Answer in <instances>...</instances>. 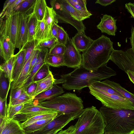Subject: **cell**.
Returning a JSON list of instances; mask_svg holds the SVG:
<instances>
[{"label": "cell", "mask_w": 134, "mask_h": 134, "mask_svg": "<svg viewBox=\"0 0 134 134\" xmlns=\"http://www.w3.org/2000/svg\"><path fill=\"white\" fill-rule=\"evenodd\" d=\"M24 104H22L12 105L8 104L7 118L8 119H13L15 115L24 107Z\"/></svg>", "instance_id": "f35d334b"}, {"label": "cell", "mask_w": 134, "mask_h": 134, "mask_svg": "<svg viewBox=\"0 0 134 134\" xmlns=\"http://www.w3.org/2000/svg\"><path fill=\"white\" fill-rule=\"evenodd\" d=\"M43 20L51 30L53 24L58 23L56 12L52 8L47 6Z\"/></svg>", "instance_id": "484cf974"}, {"label": "cell", "mask_w": 134, "mask_h": 134, "mask_svg": "<svg viewBox=\"0 0 134 134\" xmlns=\"http://www.w3.org/2000/svg\"><path fill=\"white\" fill-rule=\"evenodd\" d=\"M116 1V0H97L95 3L99 4L103 6H106L111 4Z\"/></svg>", "instance_id": "681fc988"}, {"label": "cell", "mask_w": 134, "mask_h": 134, "mask_svg": "<svg viewBox=\"0 0 134 134\" xmlns=\"http://www.w3.org/2000/svg\"><path fill=\"white\" fill-rule=\"evenodd\" d=\"M19 13L14 11L9 15L0 18V36L8 37L15 46Z\"/></svg>", "instance_id": "ba28073f"}, {"label": "cell", "mask_w": 134, "mask_h": 134, "mask_svg": "<svg viewBox=\"0 0 134 134\" xmlns=\"http://www.w3.org/2000/svg\"><path fill=\"white\" fill-rule=\"evenodd\" d=\"M23 0H16L13 3L8 7L4 12H2L0 15V17L3 18L5 16L9 15L14 11L15 7Z\"/></svg>", "instance_id": "f6af8a7d"}, {"label": "cell", "mask_w": 134, "mask_h": 134, "mask_svg": "<svg viewBox=\"0 0 134 134\" xmlns=\"http://www.w3.org/2000/svg\"><path fill=\"white\" fill-rule=\"evenodd\" d=\"M56 112L58 111L37 104H35L33 102L25 104L23 108L15 115L13 119L19 122H24L37 115Z\"/></svg>", "instance_id": "30bf717a"}, {"label": "cell", "mask_w": 134, "mask_h": 134, "mask_svg": "<svg viewBox=\"0 0 134 134\" xmlns=\"http://www.w3.org/2000/svg\"><path fill=\"white\" fill-rule=\"evenodd\" d=\"M89 92L107 107L116 109L134 110V105L131 102L118 95L91 90H90Z\"/></svg>", "instance_id": "8992f818"}, {"label": "cell", "mask_w": 134, "mask_h": 134, "mask_svg": "<svg viewBox=\"0 0 134 134\" xmlns=\"http://www.w3.org/2000/svg\"><path fill=\"white\" fill-rule=\"evenodd\" d=\"M74 117L60 112H58L57 116L45 126L34 132V134H47L62 129L72 120Z\"/></svg>", "instance_id": "7c38bea8"}, {"label": "cell", "mask_w": 134, "mask_h": 134, "mask_svg": "<svg viewBox=\"0 0 134 134\" xmlns=\"http://www.w3.org/2000/svg\"><path fill=\"white\" fill-rule=\"evenodd\" d=\"M36 1V0H23L15 7L14 11L20 13L30 14L33 12Z\"/></svg>", "instance_id": "d4e9b609"}, {"label": "cell", "mask_w": 134, "mask_h": 134, "mask_svg": "<svg viewBox=\"0 0 134 134\" xmlns=\"http://www.w3.org/2000/svg\"><path fill=\"white\" fill-rule=\"evenodd\" d=\"M35 51V48L30 57L27 61L20 74L17 79L12 82L11 85V89L23 87L27 78L30 65Z\"/></svg>", "instance_id": "ffe728a7"}, {"label": "cell", "mask_w": 134, "mask_h": 134, "mask_svg": "<svg viewBox=\"0 0 134 134\" xmlns=\"http://www.w3.org/2000/svg\"><path fill=\"white\" fill-rule=\"evenodd\" d=\"M45 62H42L37 63L33 68L29 75V77L25 81L24 86V88L26 90L27 88L33 82V80L36 73Z\"/></svg>", "instance_id": "d590c367"}, {"label": "cell", "mask_w": 134, "mask_h": 134, "mask_svg": "<svg viewBox=\"0 0 134 134\" xmlns=\"http://www.w3.org/2000/svg\"><path fill=\"white\" fill-rule=\"evenodd\" d=\"M74 125L73 134H104L105 124L102 115L96 107L84 109Z\"/></svg>", "instance_id": "277c9868"}, {"label": "cell", "mask_w": 134, "mask_h": 134, "mask_svg": "<svg viewBox=\"0 0 134 134\" xmlns=\"http://www.w3.org/2000/svg\"><path fill=\"white\" fill-rule=\"evenodd\" d=\"M50 4L55 11L58 23L69 24L75 27L78 32L85 33L86 28L83 21L76 20L63 6L60 0H51Z\"/></svg>", "instance_id": "9c48e42d"}, {"label": "cell", "mask_w": 134, "mask_h": 134, "mask_svg": "<svg viewBox=\"0 0 134 134\" xmlns=\"http://www.w3.org/2000/svg\"><path fill=\"white\" fill-rule=\"evenodd\" d=\"M35 48V52L31 62L27 79L29 77V75L31 72L34 66L36 64L38 55L40 50V48H38L36 46Z\"/></svg>", "instance_id": "bcb514c9"}, {"label": "cell", "mask_w": 134, "mask_h": 134, "mask_svg": "<svg viewBox=\"0 0 134 134\" xmlns=\"http://www.w3.org/2000/svg\"><path fill=\"white\" fill-rule=\"evenodd\" d=\"M37 104L78 118L84 109L81 98L67 92L51 100L38 102Z\"/></svg>", "instance_id": "5b68a950"}, {"label": "cell", "mask_w": 134, "mask_h": 134, "mask_svg": "<svg viewBox=\"0 0 134 134\" xmlns=\"http://www.w3.org/2000/svg\"><path fill=\"white\" fill-rule=\"evenodd\" d=\"M69 36L64 29L62 27L58 25L57 42L65 45Z\"/></svg>", "instance_id": "60d3db41"}, {"label": "cell", "mask_w": 134, "mask_h": 134, "mask_svg": "<svg viewBox=\"0 0 134 134\" xmlns=\"http://www.w3.org/2000/svg\"><path fill=\"white\" fill-rule=\"evenodd\" d=\"M74 130V125H72L66 130H61L57 134H73Z\"/></svg>", "instance_id": "f907efd6"}, {"label": "cell", "mask_w": 134, "mask_h": 134, "mask_svg": "<svg viewBox=\"0 0 134 134\" xmlns=\"http://www.w3.org/2000/svg\"><path fill=\"white\" fill-rule=\"evenodd\" d=\"M36 45V41L34 39L27 42L22 48H25L26 52L23 68L30 57Z\"/></svg>", "instance_id": "e575fe53"}, {"label": "cell", "mask_w": 134, "mask_h": 134, "mask_svg": "<svg viewBox=\"0 0 134 134\" xmlns=\"http://www.w3.org/2000/svg\"><path fill=\"white\" fill-rule=\"evenodd\" d=\"M67 1L73 6L81 15L83 20L88 18L92 14L90 13L87 9H84L73 2L72 0H67Z\"/></svg>", "instance_id": "8d00e7d4"}, {"label": "cell", "mask_w": 134, "mask_h": 134, "mask_svg": "<svg viewBox=\"0 0 134 134\" xmlns=\"http://www.w3.org/2000/svg\"><path fill=\"white\" fill-rule=\"evenodd\" d=\"M64 8L69 12L72 17L79 21H82L83 19L77 10L67 1V0H60Z\"/></svg>", "instance_id": "1f68e13d"}, {"label": "cell", "mask_w": 134, "mask_h": 134, "mask_svg": "<svg viewBox=\"0 0 134 134\" xmlns=\"http://www.w3.org/2000/svg\"><path fill=\"white\" fill-rule=\"evenodd\" d=\"M58 42V40L53 37L49 40L39 43H36V47L38 48L45 47L49 48V49L55 44Z\"/></svg>", "instance_id": "7bdbcfd3"}, {"label": "cell", "mask_w": 134, "mask_h": 134, "mask_svg": "<svg viewBox=\"0 0 134 134\" xmlns=\"http://www.w3.org/2000/svg\"><path fill=\"white\" fill-rule=\"evenodd\" d=\"M71 39L75 46L80 52L86 51L94 41L81 32H78Z\"/></svg>", "instance_id": "ac0fdd59"}, {"label": "cell", "mask_w": 134, "mask_h": 134, "mask_svg": "<svg viewBox=\"0 0 134 134\" xmlns=\"http://www.w3.org/2000/svg\"><path fill=\"white\" fill-rule=\"evenodd\" d=\"M125 72L127 74L130 81L134 84V72L127 70Z\"/></svg>", "instance_id": "9f6ffc18"}, {"label": "cell", "mask_w": 134, "mask_h": 134, "mask_svg": "<svg viewBox=\"0 0 134 134\" xmlns=\"http://www.w3.org/2000/svg\"><path fill=\"white\" fill-rule=\"evenodd\" d=\"M0 134H26L18 121L0 118Z\"/></svg>", "instance_id": "5bb4252c"}, {"label": "cell", "mask_w": 134, "mask_h": 134, "mask_svg": "<svg viewBox=\"0 0 134 134\" xmlns=\"http://www.w3.org/2000/svg\"><path fill=\"white\" fill-rule=\"evenodd\" d=\"M37 84L36 82H33L27 88L26 90L27 94L33 97L37 88Z\"/></svg>", "instance_id": "7dc6e473"}, {"label": "cell", "mask_w": 134, "mask_h": 134, "mask_svg": "<svg viewBox=\"0 0 134 134\" xmlns=\"http://www.w3.org/2000/svg\"><path fill=\"white\" fill-rule=\"evenodd\" d=\"M104 134H131L134 131V110L116 109L103 105L99 109Z\"/></svg>", "instance_id": "7a4b0ae2"}, {"label": "cell", "mask_w": 134, "mask_h": 134, "mask_svg": "<svg viewBox=\"0 0 134 134\" xmlns=\"http://www.w3.org/2000/svg\"><path fill=\"white\" fill-rule=\"evenodd\" d=\"M26 134H34V132L26 133Z\"/></svg>", "instance_id": "680465c9"}, {"label": "cell", "mask_w": 134, "mask_h": 134, "mask_svg": "<svg viewBox=\"0 0 134 134\" xmlns=\"http://www.w3.org/2000/svg\"><path fill=\"white\" fill-rule=\"evenodd\" d=\"M109 60L125 72L127 70L134 72V50L132 48L125 51L113 49Z\"/></svg>", "instance_id": "52a82bcc"}, {"label": "cell", "mask_w": 134, "mask_h": 134, "mask_svg": "<svg viewBox=\"0 0 134 134\" xmlns=\"http://www.w3.org/2000/svg\"><path fill=\"white\" fill-rule=\"evenodd\" d=\"M65 45L66 47L63 54L64 66L72 68L80 67L82 63V55L76 48L71 38L69 36Z\"/></svg>", "instance_id": "8fae6325"}, {"label": "cell", "mask_w": 134, "mask_h": 134, "mask_svg": "<svg viewBox=\"0 0 134 134\" xmlns=\"http://www.w3.org/2000/svg\"><path fill=\"white\" fill-rule=\"evenodd\" d=\"M75 3L79 5L83 8L87 9L86 7V0H72Z\"/></svg>", "instance_id": "f5cc1de1"}, {"label": "cell", "mask_w": 134, "mask_h": 134, "mask_svg": "<svg viewBox=\"0 0 134 134\" xmlns=\"http://www.w3.org/2000/svg\"><path fill=\"white\" fill-rule=\"evenodd\" d=\"M59 131V130H57L47 134H57V133Z\"/></svg>", "instance_id": "6f0895ef"}, {"label": "cell", "mask_w": 134, "mask_h": 134, "mask_svg": "<svg viewBox=\"0 0 134 134\" xmlns=\"http://www.w3.org/2000/svg\"><path fill=\"white\" fill-rule=\"evenodd\" d=\"M17 56V53L12 57L6 62V67L8 72V77L11 83L12 82V78Z\"/></svg>", "instance_id": "74e56055"}, {"label": "cell", "mask_w": 134, "mask_h": 134, "mask_svg": "<svg viewBox=\"0 0 134 134\" xmlns=\"http://www.w3.org/2000/svg\"><path fill=\"white\" fill-rule=\"evenodd\" d=\"M34 98L33 97L28 95L25 90L17 99L8 104L14 105L22 104H25L33 102Z\"/></svg>", "instance_id": "d6a6232c"}, {"label": "cell", "mask_w": 134, "mask_h": 134, "mask_svg": "<svg viewBox=\"0 0 134 134\" xmlns=\"http://www.w3.org/2000/svg\"><path fill=\"white\" fill-rule=\"evenodd\" d=\"M131 35L130 38L132 48L134 50V27L131 29Z\"/></svg>", "instance_id": "db71d44e"}, {"label": "cell", "mask_w": 134, "mask_h": 134, "mask_svg": "<svg viewBox=\"0 0 134 134\" xmlns=\"http://www.w3.org/2000/svg\"><path fill=\"white\" fill-rule=\"evenodd\" d=\"M0 55L5 61H7L14 55L15 46L6 36H0Z\"/></svg>", "instance_id": "e0dca14e"}, {"label": "cell", "mask_w": 134, "mask_h": 134, "mask_svg": "<svg viewBox=\"0 0 134 134\" xmlns=\"http://www.w3.org/2000/svg\"><path fill=\"white\" fill-rule=\"evenodd\" d=\"M45 62L54 67H58L64 66L63 55H56L48 53L46 56Z\"/></svg>", "instance_id": "f1b7e54d"}, {"label": "cell", "mask_w": 134, "mask_h": 134, "mask_svg": "<svg viewBox=\"0 0 134 134\" xmlns=\"http://www.w3.org/2000/svg\"><path fill=\"white\" fill-rule=\"evenodd\" d=\"M64 92L61 87L54 84L52 88L34 97V100L38 102H44L60 96Z\"/></svg>", "instance_id": "d6986e66"}, {"label": "cell", "mask_w": 134, "mask_h": 134, "mask_svg": "<svg viewBox=\"0 0 134 134\" xmlns=\"http://www.w3.org/2000/svg\"><path fill=\"white\" fill-rule=\"evenodd\" d=\"M29 14L19 13L15 47L20 51L27 43L28 38L27 19Z\"/></svg>", "instance_id": "4fadbf2b"}, {"label": "cell", "mask_w": 134, "mask_h": 134, "mask_svg": "<svg viewBox=\"0 0 134 134\" xmlns=\"http://www.w3.org/2000/svg\"><path fill=\"white\" fill-rule=\"evenodd\" d=\"M113 42L102 35L93 41L88 48L82 54V65L90 71L97 70L109 62L113 48Z\"/></svg>", "instance_id": "3957f363"}, {"label": "cell", "mask_w": 134, "mask_h": 134, "mask_svg": "<svg viewBox=\"0 0 134 134\" xmlns=\"http://www.w3.org/2000/svg\"><path fill=\"white\" fill-rule=\"evenodd\" d=\"M25 90L23 87L11 89L9 103L17 99Z\"/></svg>", "instance_id": "b9f144b4"}, {"label": "cell", "mask_w": 134, "mask_h": 134, "mask_svg": "<svg viewBox=\"0 0 134 134\" xmlns=\"http://www.w3.org/2000/svg\"><path fill=\"white\" fill-rule=\"evenodd\" d=\"M104 81L110 87L119 92L124 98L130 101L134 105V94L126 90L118 83L108 79Z\"/></svg>", "instance_id": "cb8c5ba5"}, {"label": "cell", "mask_w": 134, "mask_h": 134, "mask_svg": "<svg viewBox=\"0 0 134 134\" xmlns=\"http://www.w3.org/2000/svg\"><path fill=\"white\" fill-rule=\"evenodd\" d=\"M65 47V45L57 42L49 49L48 53L56 55H63Z\"/></svg>", "instance_id": "ab89813d"}, {"label": "cell", "mask_w": 134, "mask_h": 134, "mask_svg": "<svg viewBox=\"0 0 134 134\" xmlns=\"http://www.w3.org/2000/svg\"><path fill=\"white\" fill-rule=\"evenodd\" d=\"M125 5V8L131 14V17L134 19V3L129 2L126 3Z\"/></svg>", "instance_id": "c3c4849f"}, {"label": "cell", "mask_w": 134, "mask_h": 134, "mask_svg": "<svg viewBox=\"0 0 134 134\" xmlns=\"http://www.w3.org/2000/svg\"><path fill=\"white\" fill-rule=\"evenodd\" d=\"M37 21L38 20L33 12L28 15L27 22L28 38L27 42L34 39L35 30Z\"/></svg>", "instance_id": "f546056e"}, {"label": "cell", "mask_w": 134, "mask_h": 134, "mask_svg": "<svg viewBox=\"0 0 134 134\" xmlns=\"http://www.w3.org/2000/svg\"><path fill=\"white\" fill-rule=\"evenodd\" d=\"M12 83L5 72L0 69V98H7Z\"/></svg>", "instance_id": "603a6c76"}, {"label": "cell", "mask_w": 134, "mask_h": 134, "mask_svg": "<svg viewBox=\"0 0 134 134\" xmlns=\"http://www.w3.org/2000/svg\"><path fill=\"white\" fill-rule=\"evenodd\" d=\"M7 98L2 99L0 98V118H7L8 105L7 104Z\"/></svg>", "instance_id": "ee69618b"}, {"label": "cell", "mask_w": 134, "mask_h": 134, "mask_svg": "<svg viewBox=\"0 0 134 134\" xmlns=\"http://www.w3.org/2000/svg\"><path fill=\"white\" fill-rule=\"evenodd\" d=\"M51 30L43 20L38 21L36 26L34 39L36 43L47 41L53 38Z\"/></svg>", "instance_id": "2e32d148"}, {"label": "cell", "mask_w": 134, "mask_h": 134, "mask_svg": "<svg viewBox=\"0 0 134 134\" xmlns=\"http://www.w3.org/2000/svg\"><path fill=\"white\" fill-rule=\"evenodd\" d=\"M49 65L44 63L38 70L35 76L33 81L36 82L42 80L47 76L50 73Z\"/></svg>", "instance_id": "836d02e7"}, {"label": "cell", "mask_w": 134, "mask_h": 134, "mask_svg": "<svg viewBox=\"0 0 134 134\" xmlns=\"http://www.w3.org/2000/svg\"><path fill=\"white\" fill-rule=\"evenodd\" d=\"M58 25L54 24L53 25L51 29V32L53 37H55L58 40Z\"/></svg>", "instance_id": "816d5d0a"}, {"label": "cell", "mask_w": 134, "mask_h": 134, "mask_svg": "<svg viewBox=\"0 0 134 134\" xmlns=\"http://www.w3.org/2000/svg\"><path fill=\"white\" fill-rule=\"evenodd\" d=\"M107 65V63L105 64L96 70L90 71L83 68L81 64L71 72L61 75V79L56 80L55 83H62V87L67 90L80 91L96 82L116 75L115 71Z\"/></svg>", "instance_id": "6da1fadb"}, {"label": "cell", "mask_w": 134, "mask_h": 134, "mask_svg": "<svg viewBox=\"0 0 134 134\" xmlns=\"http://www.w3.org/2000/svg\"><path fill=\"white\" fill-rule=\"evenodd\" d=\"M16 0H7L4 3L3 10L2 12H4L8 7L14 2Z\"/></svg>", "instance_id": "11a10c76"}, {"label": "cell", "mask_w": 134, "mask_h": 134, "mask_svg": "<svg viewBox=\"0 0 134 134\" xmlns=\"http://www.w3.org/2000/svg\"></svg>", "instance_id": "94428289"}, {"label": "cell", "mask_w": 134, "mask_h": 134, "mask_svg": "<svg viewBox=\"0 0 134 134\" xmlns=\"http://www.w3.org/2000/svg\"><path fill=\"white\" fill-rule=\"evenodd\" d=\"M101 19L100 21L97 26V28L99 29L102 33L115 36L117 29V19L106 14H104Z\"/></svg>", "instance_id": "9a60e30c"}, {"label": "cell", "mask_w": 134, "mask_h": 134, "mask_svg": "<svg viewBox=\"0 0 134 134\" xmlns=\"http://www.w3.org/2000/svg\"><path fill=\"white\" fill-rule=\"evenodd\" d=\"M55 80L51 71L49 74L46 77L36 81L37 87L33 96L34 98L39 94L52 88L55 84Z\"/></svg>", "instance_id": "44dd1931"}, {"label": "cell", "mask_w": 134, "mask_h": 134, "mask_svg": "<svg viewBox=\"0 0 134 134\" xmlns=\"http://www.w3.org/2000/svg\"><path fill=\"white\" fill-rule=\"evenodd\" d=\"M25 52V49L23 48L17 53V59L12 78V82L15 81L17 79L22 70Z\"/></svg>", "instance_id": "7402d4cb"}, {"label": "cell", "mask_w": 134, "mask_h": 134, "mask_svg": "<svg viewBox=\"0 0 134 134\" xmlns=\"http://www.w3.org/2000/svg\"><path fill=\"white\" fill-rule=\"evenodd\" d=\"M131 134H134V131Z\"/></svg>", "instance_id": "91938a15"}, {"label": "cell", "mask_w": 134, "mask_h": 134, "mask_svg": "<svg viewBox=\"0 0 134 134\" xmlns=\"http://www.w3.org/2000/svg\"><path fill=\"white\" fill-rule=\"evenodd\" d=\"M47 6L45 0H36L33 12L38 21H41L43 19Z\"/></svg>", "instance_id": "4316f807"}, {"label": "cell", "mask_w": 134, "mask_h": 134, "mask_svg": "<svg viewBox=\"0 0 134 134\" xmlns=\"http://www.w3.org/2000/svg\"><path fill=\"white\" fill-rule=\"evenodd\" d=\"M55 117H52L39 120L26 127L23 129L25 133L34 132L44 127Z\"/></svg>", "instance_id": "83f0119b"}, {"label": "cell", "mask_w": 134, "mask_h": 134, "mask_svg": "<svg viewBox=\"0 0 134 134\" xmlns=\"http://www.w3.org/2000/svg\"><path fill=\"white\" fill-rule=\"evenodd\" d=\"M58 112L46 113L40 114L34 116L20 124L22 128L24 129L34 122L39 120L52 117H55L57 115Z\"/></svg>", "instance_id": "4dcf8cb0"}]
</instances>
